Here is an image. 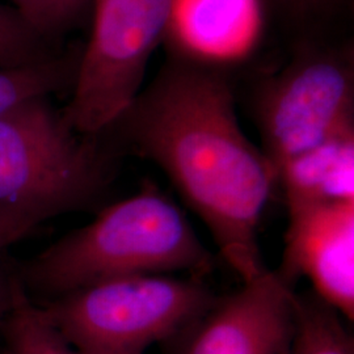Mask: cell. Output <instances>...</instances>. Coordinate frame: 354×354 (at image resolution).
Wrapping results in <instances>:
<instances>
[{
    "label": "cell",
    "mask_w": 354,
    "mask_h": 354,
    "mask_svg": "<svg viewBox=\"0 0 354 354\" xmlns=\"http://www.w3.org/2000/svg\"><path fill=\"white\" fill-rule=\"evenodd\" d=\"M109 129L165 172L243 283L266 273L259 226L277 176L243 133L223 76L172 64Z\"/></svg>",
    "instance_id": "cell-1"
},
{
    "label": "cell",
    "mask_w": 354,
    "mask_h": 354,
    "mask_svg": "<svg viewBox=\"0 0 354 354\" xmlns=\"http://www.w3.org/2000/svg\"><path fill=\"white\" fill-rule=\"evenodd\" d=\"M214 268L184 212L146 183L36 256L21 283L53 299L105 279L180 272L203 279Z\"/></svg>",
    "instance_id": "cell-2"
},
{
    "label": "cell",
    "mask_w": 354,
    "mask_h": 354,
    "mask_svg": "<svg viewBox=\"0 0 354 354\" xmlns=\"http://www.w3.org/2000/svg\"><path fill=\"white\" fill-rule=\"evenodd\" d=\"M92 138L76 133L48 96L0 114V206L39 225L97 201L112 175Z\"/></svg>",
    "instance_id": "cell-3"
},
{
    "label": "cell",
    "mask_w": 354,
    "mask_h": 354,
    "mask_svg": "<svg viewBox=\"0 0 354 354\" xmlns=\"http://www.w3.org/2000/svg\"><path fill=\"white\" fill-rule=\"evenodd\" d=\"M215 297L200 277L138 274L70 291L42 308L77 354H146L187 327Z\"/></svg>",
    "instance_id": "cell-4"
},
{
    "label": "cell",
    "mask_w": 354,
    "mask_h": 354,
    "mask_svg": "<svg viewBox=\"0 0 354 354\" xmlns=\"http://www.w3.org/2000/svg\"><path fill=\"white\" fill-rule=\"evenodd\" d=\"M172 0H95L93 26L64 113L82 136L96 137L124 114L140 92L152 51L169 19Z\"/></svg>",
    "instance_id": "cell-5"
},
{
    "label": "cell",
    "mask_w": 354,
    "mask_h": 354,
    "mask_svg": "<svg viewBox=\"0 0 354 354\" xmlns=\"http://www.w3.org/2000/svg\"><path fill=\"white\" fill-rule=\"evenodd\" d=\"M256 121L276 176L292 159L353 133L352 62L337 54L294 62L260 92Z\"/></svg>",
    "instance_id": "cell-6"
},
{
    "label": "cell",
    "mask_w": 354,
    "mask_h": 354,
    "mask_svg": "<svg viewBox=\"0 0 354 354\" xmlns=\"http://www.w3.org/2000/svg\"><path fill=\"white\" fill-rule=\"evenodd\" d=\"M294 288L277 270L215 297L172 339L163 354H291Z\"/></svg>",
    "instance_id": "cell-7"
},
{
    "label": "cell",
    "mask_w": 354,
    "mask_h": 354,
    "mask_svg": "<svg viewBox=\"0 0 354 354\" xmlns=\"http://www.w3.org/2000/svg\"><path fill=\"white\" fill-rule=\"evenodd\" d=\"M285 251L277 269L294 288L306 277L313 291L348 323L354 320V201L288 209Z\"/></svg>",
    "instance_id": "cell-8"
},
{
    "label": "cell",
    "mask_w": 354,
    "mask_h": 354,
    "mask_svg": "<svg viewBox=\"0 0 354 354\" xmlns=\"http://www.w3.org/2000/svg\"><path fill=\"white\" fill-rule=\"evenodd\" d=\"M263 30V0H172L165 37L181 62L215 70L244 61Z\"/></svg>",
    "instance_id": "cell-9"
},
{
    "label": "cell",
    "mask_w": 354,
    "mask_h": 354,
    "mask_svg": "<svg viewBox=\"0 0 354 354\" xmlns=\"http://www.w3.org/2000/svg\"><path fill=\"white\" fill-rule=\"evenodd\" d=\"M277 187L288 209L354 201V131L282 165Z\"/></svg>",
    "instance_id": "cell-10"
},
{
    "label": "cell",
    "mask_w": 354,
    "mask_h": 354,
    "mask_svg": "<svg viewBox=\"0 0 354 354\" xmlns=\"http://www.w3.org/2000/svg\"><path fill=\"white\" fill-rule=\"evenodd\" d=\"M291 354H354L346 320L314 291H294Z\"/></svg>",
    "instance_id": "cell-11"
},
{
    "label": "cell",
    "mask_w": 354,
    "mask_h": 354,
    "mask_svg": "<svg viewBox=\"0 0 354 354\" xmlns=\"http://www.w3.org/2000/svg\"><path fill=\"white\" fill-rule=\"evenodd\" d=\"M4 317L8 354H77L51 324L44 308L30 301L21 282L11 283Z\"/></svg>",
    "instance_id": "cell-12"
},
{
    "label": "cell",
    "mask_w": 354,
    "mask_h": 354,
    "mask_svg": "<svg viewBox=\"0 0 354 354\" xmlns=\"http://www.w3.org/2000/svg\"><path fill=\"white\" fill-rule=\"evenodd\" d=\"M64 83V64L53 57L32 66L0 68V114L20 102L49 96Z\"/></svg>",
    "instance_id": "cell-13"
},
{
    "label": "cell",
    "mask_w": 354,
    "mask_h": 354,
    "mask_svg": "<svg viewBox=\"0 0 354 354\" xmlns=\"http://www.w3.org/2000/svg\"><path fill=\"white\" fill-rule=\"evenodd\" d=\"M45 38L10 8L0 4V68H17L50 59Z\"/></svg>",
    "instance_id": "cell-14"
},
{
    "label": "cell",
    "mask_w": 354,
    "mask_h": 354,
    "mask_svg": "<svg viewBox=\"0 0 354 354\" xmlns=\"http://www.w3.org/2000/svg\"><path fill=\"white\" fill-rule=\"evenodd\" d=\"M19 13L41 37L74 23L89 0H11Z\"/></svg>",
    "instance_id": "cell-15"
},
{
    "label": "cell",
    "mask_w": 354,
    "mask_h": 354,
    "mask_svg": "<svg viewBox=\"0 0 354 354\" xmlns=\"http://www.w3.org/2000/svg\"><path fill=\"white\" fill-rule=\"evenodd\" d=\"M37 226V222L26 214L0 206V253L26 238Z\"/></svg>",
    "instance_id": "cell-16"
},
{
    "label": "cell",
    "mask_w": 354,
    "mask_h": 354,
    "mask_svg": "<svg viewBox=\"0 0 354 354\" xmlns=\"http://www.w3.org/2000/svg\"><path fill=\"white\" fill-rule=\"evenodd\" d=\"M10 290H11V283H7L4 279V276L1 274L0 270V319L4 317L8 304H10Z\"/></svg>",
    "instance_id": "cell-17"
},
{
    "label": "cell",
    "mask_w": 354,
    "mask_h": 354,
    "mask_svg": "<svg viewBox=\"0 0 354 354\" xmlns=\"http://www.w3.org/2000/svg\"><path fill=\"white\" fill-rule=\"evenodd\" d=\"M294 1L304 3V4H313V3H317V1H320V0H294Z\"/></svg>",
    "instance_id": "cell-18"
}]
</instances>
